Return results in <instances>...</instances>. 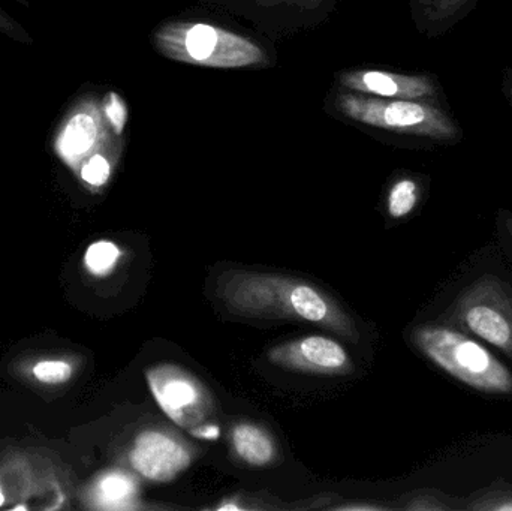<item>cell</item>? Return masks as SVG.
<instances>
[{
  "instance_id": "52a82bcc",
  "label": "cell",
  "mask_w": 512,
  "mask_h": 511,
  "mask_svg": "<svg viewBox=\"0 0 512 511\" xmlns=\"http://www.w3.org/2000/svg\"><path fill=\"white\" fill-rule=\"evenodd\" d=\"M195 453L191 444L168 429H146L135 438L129 453L132 468L144 479L170 483L185 473Z\"/></svg>"
},
{
  "instance_id": "ac0fdd59",
  "label": "cell",
  "mask_w": 512,
  "mask_h": 511,
  "mask_svg": "<svg viewBox=\"0 0 512 511\" xmlns=\"http://www.w3.org/2000/svg\"><path fill=\"white\" fill-rule=\"evenodd\" d=\"M111 174V165L108 159L102 155H95L81 168V177L84 182L93 186H102L108 182Z\"/></svg>"
},
{
  "instance_id": "4fadbf2b",
  "label": "cell",
  "mask_w": 512,
  "mask_h": 511,
  "mask_svg": "<svg viewBox=\"0 0 512 511\" xmlns=\"http://www.w3.org/2000/svg\"><path fill=\"white\" fill-rule=\"evenodd\" d=\"M138 483L125 473H111L102 477L98 485L99 503L113 509L132 507L137 498Z\"/></svg>"
},
{
  "instance_id": "9c48e42d",
  "label": "cell",
  "mask_w": 512,
  "mask_h": 511,
  "mask_svg": "<svg viewBox=\"0 0 512 511\" xmlns=\"http://www.w3.org/2000/svg\"><path fill=\"white\" fill-rule=\"evenodd\" d=\"M342 84L351 92L378 98L438 102L441 96L439 84L426 74H397L364 69L343 74Z\"/></svg>"
},
{
  "instance_id": "d4e9b609",
  "label": "cell",
  "mask_w": 512,
  "mask_h": 511,
  "mask_svg": "<svg viewBox=\"0 0 512 511\" xmlns=\"http://www.w3.org/2000/svg\"><path fill=\"white\" fill-rule=\"evenodd\" d=\"M3 501H5V498H3L2 491H0V506H2Z\"/></svg>"
},
{
  "instance_id": "30bf717a",
  "label": "cell",
  "mask_w": 512,
  "mask_h": 511,
  "mask_svg": "<svg viewBox=\"0 0 512 511\" xmlns=\"http://www.w3.org/2000/svg\"><path fill=\"white\" fill-rule=\"evenodd\" d=\"M231 447L240 461L251 467H268L277 458L273 437L255 423H237L230 432Z\"/></svg>"
},
{
  "instance_id": "6da1fadb",
  "label": "cell",
  "mask_w": 512,
  "mask_h": 511,
  "mask_svg": "<svg viewBox=\"0 0 512 511\" xmlns=\"http://www.w3.org/2000/svg\"><path fill=\"white\" fill-rule=\"evenodd\" d=\"M216 299L234 317L315 324L348 341L358 329L348 312L312 282L280 273L227 270L219 276Z\"/></svg>"
},
{
  "instance_id": "277c9868",
  "label": "cell",
  "mask_w": 512,
  "mask_h": 511,
  "mask_svg": "<svg viewBox=\"0 0 512 511\" xmlns=\"http://www.w3.org/2000/svg\"><path fill=\"white\" fill-rule=\"evenodd\" d=\"M168 59L206 68H248L264 62L261 48L245 36L207 23H173L155 35Z\"/></svg>"
},
{
  "instance_id": "2e32d148",
  "label": "cell",
  "mask_w": 512,
  "mask_h": 511,
  "mask_svg": "<svg viewBox=\"0 0 512 511\" xmlns=\"http://www.w3.org/2000/svg\"><path fill=\"white\" fill-rule=\"evenodd\" d=\"M33 375L38 378L41 383L59 384L65 383L71 378V365L65 362H57V360H48L41 362L33 368Z\"/></svg>"
},
{
  "instance_id": "3957f363",
  "label": "cell",
  "mask_w": 512,
  "mask_h": 511,
  "mask_svg": "<svg viewBox=\"0 0 512 511\" xmlns=\"http://www.w3.org/2000/svg\"><path fill=\"white\" fill-rule=\"evenodd\" d=\"M334 105L348 119L394 134L438 143H456L462 138L456 120L436 102L378 98L351 92L340 93Z\"/></svg>"
},
{
  "instance_id": "5b68a950",
  "label": "cell",
  "mask_w": 512,
  "mask_h": 511,
  "mask_svg": "<svg viewBox=\"0 0 512 511\" xmlns=\"http://www.w3.org/2000/svg\"><path fill=\"white\" fill-rule=\"evenodd\" d=\"M448 318L512 359V294L496 276H481L465 288L451 306Z\"/></svg>"
},
{
  "instance_id": "7402d4cb",
  "label": "cell",
  "mask_w": 512,
  "mask_h": 511,
  "mask_svg": "<svg viewBox=\"0 0 512 511\" xmlns=\"http://www.w3.org/2000/svg\"><path fill=\"white\" fill-rule=\"evenodd\" d=\"M504 227L512 242V215H504Z\"/></svg>"
},
{
  "instance_id": "8992f818",
  "label": "cell",
  "mask_w": 512,
  "mask_h": 511,
  "mask_svg": "<svg viewBox=\"0 0 512 511\" xmlns=\"http://www.w3.org/2000/svg\"><path fill=\"white\" fill-rule=\"evenodd\" d=\"M146 380L158 407L180 428L201 435L215 411L209 389L180 366L161 363L147 369ZM206 438H209L207 431Z\"/></svg>"
},
{
  "instance_id": "ba28073f",
  "label": "cell",
  "mask_w": 512,
  "mask_h": 511,
  "mask_svg": "<svg viewBox=\"0 0 512 511\" xmlns=\"http://www.w3.org/2000/svg\"><path fill=\"white\" fill-rule=\"evenodd\" d=\"M267 359L286 371L312 375H345L354 363L345 348L322 335L301 336L268 351Z\"/></svg>"
},
{
  "instance_id": "e0dca14e",
  "label": "cell",
  "mask_w": 512,
  "mask_h": 511,
  "mask_svg": "<svg viewBox=\"0 0 512 511\" xmlns=\"http://www.w3.org/2000/svg\"><path fill=\"white\" fill-rule=\"evenodd\" d=\"M104 111L105 117H107L114 132H116L117 135L122 134L126 122H128V107H126L122 96L117 95L116 92L108 93V95L105 96Z\"/></svg>"
},
{
  "instance_id": "7a4b0ae2",
  "label": "cell",
  "mask_w": 512,
  "mask_h": 511,
  "mask_svg": "<svg viewBox=\"0 0 512 511\" xmlns=\"http://www.w3.org/2000/svg\"><path fill=\"white\" fill-rule=\"evenodd\" d=\"M412 341L430 362L460 383L492 395L512 393L507 366L459 329L427 324L414 330Z\"/></svg>"
},
{
  "instance_id": "9a60e30c",
  "label": "cell",
  "mask_w": 512,
  "mask_h": 511,
  "mask_svg": "<svg viewBox=\"0 0 512 511\" xmlns=\"http://www.w3.org/2000/svg\"><path fill=\"white\" fill-rule=\"evenodd\" d=\"M120 258V249L111 242H96L87 249L86 266L96 275L110 272Z\"/></svg>"
},
{
  "instance_id": "ffe728a7",
  "label": "cell",
  "mask_w": 512,
  "mask_h": 511,
  "mask_svg": "<svg viewBox=\"0 0 512 511\" xmlns=\"http://www.w3.org/2000/svg\"><path fill=\"white\" fill-rule=\"evenodd\" d=\"M480 509L486 510H512V494H501L493 497L489 504H481Z\"/></svg>"
},
{
  "instance_id": "5bb4252c",
  "label": "cell",
  "mask_w": 512,
  "mask_h": 511,
  "mask_svg": "<svg viewBox=\"0 0 512 511\" xmlns=\"http://www.w3.org/2000/svg\"><path fill=\"white\" fill-rule=\"evenodd\" d=\"M420 200V186L414 179L403 177L391 186L387 209L391 218L402 219L414 212Z\"/></svg>"
},
{
  "instance_id": "7c38bea8",
  "label": "cell",
  "mask_w": 512,
  "mask_h": 511,
  "mask_svg": "<svg viewBox=\"0 0 512 511\" xmlns=\"http://www.w3.org/2000/svg\"><path fill=\"white\" fill-rule=\"evenodd\" d=\"M98 122V116L89 111H80L69 120L62 138L66 155L77 156L92 149L99 134Z\"/></svg>"
},
{
  "instance_id": "d6986e66",
  "label": "cell",
  "mask_w": 512,
  "mask_h": 511,
  "mask_svg": "<svg viewBox=\"0 0 512 511\" xmlns=\"http://www.w3.org/2000/svg\"><path fill=\"white\" fill-rule=\"evenodd\" d=\"M0 33L11 41L18 42V44H35V39L30 35L29 30L20 21L15 20L2 6H0Z\"/></svg>"
},
{
  "instance_id": "cb8c5ba5",
  "label": "cell",
  "mask_w": 512,
  "mask_h": 511,
  "mask_svg": "<svg viewBox=\"0 0 512 511\" xmlns=\"http://www.w3.org/2000/svg\"><path fill=\"white\" fill-rule=\"evenodd\" d=\"M304 3H307V5H315V3H318L319 0H303Z\"/></svg>"
},
{
  "instance_id": "44dd1931",
  "label": "cell",
  "mask_w": 512,
  "mask_h": 511,
  "mask_svg": "<svg viewBox=\"0 0 512 511\" xmlns=\"http://www.w3.org/2000/svg\"><path fill=\"white\" fill-rule=\"evenodd\" d=\"M502 90H504V95L507 96L512 108V69H505Z\"/></svg>"
},
{
  "instance_id": "603a6c76",
  "label": "cell",
  "mask_w": 512,
  "mask_h": 511,
  "mask_svg": "<svg viewBox=\"0 0 512 511\" xmlns=\"http://www.w3.org/2000/svg\"><path fill=\"white\" fill-rule=\"evenodd\" d=\"M12 2L18 3V5L26 6V8H29L30 6L29 0H12Z\"/></svg>"
},
{
  "instance_id": "8fae6325",
  "label": "cell",
  "mask_w": 512,
  "mask_h": 511,
  "mask_svg": "<svg viewBox=\"0 0 512 511\" xmlns=\"http://www.w3.org/2000/svg\"><path fill=\"white\" fill-rule=\"evenodd\" d=\"M475 0H418L420 12L433 33H444L471 11Z\"/></svg>"
}]
</instances>
